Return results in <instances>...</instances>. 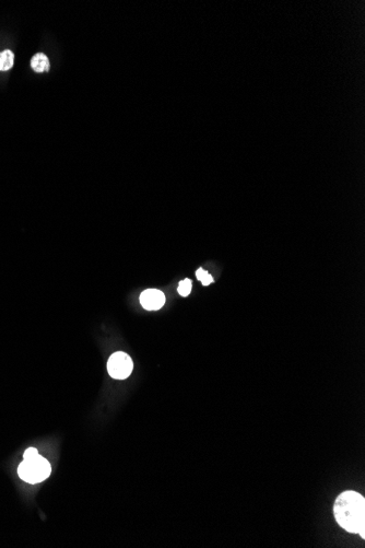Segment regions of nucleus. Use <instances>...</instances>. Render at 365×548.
<instances>
[{
    "instance_id": "7ed1b4c3",
    "label": "nucleus",
    "mask_w": 365,
    "mask_h": 548,
    "mask_svg": "<svg viewBox=\"0 0 365 548\" xmlns=\"http://www.w3.org/2000/svg\"><path fill=\"white\" fill-rule=\"evenodd\" d=\"M134 369V362L127 353L118 351L113 353L107 362V371L109 375L115 380H125L127 379Z\"/></svg>"
},
{
    "instance_id": "423d86ee",
    "label": "nucleus",
    "mask_w": 365,
    "mask_h": 548,
    "mask_svg": "<svg viewBox=\"0 0 365 548\" xmlns=\"http://www.w3.org/2000/svg\"><path fill=\"white\" fill-rule=\"evenodd\" d=\"M15 54L10 50H5L0 53V71H7L14 67Z\"/></svg>"
},
{
    "instance_id": "f03ea898",
    "label": "nucleus",
    "mask_w": 365,
    "mask_h": 548,
    "mask_svg": "<svg viewBox=\"0 0 365 548\" xmlns=\"http://www.w3.org/2000/svg\"><path fill=\"white\" fill-rule=\"evenodd\" d=\"M51 472L50 462L39 454L33 459L23 460L18 467V475L20 478L30 484H38L45 480L51 475Z\"/></svg>"
},
{
    "instance_id": "6e6552de",
    "label": "nucleus",
    "mask_w": 365,
    "mask_h": 548,
    "mask_svg": "<svg viewBox=\"0 0 365 548\" xmlns=\"http://www.w3.org/2000/svg\"><path fill=\"white\" fill-rule=\"evenodd\" d=\"M191 287H193V282H191L190 279L186 278V279H184V280H182L181 282H179L177 291H178L179 294H181L182 297H187V296H189V293L191 291Z\"/></svg>"
},
{
    "instance_id": "f257e3e1",
    "label": "nucleus",
    "mask_w": 365,
    "mask_h": 548,
    "mask_svg": "<svg viewBox=\"0 0 365 548\" xmlns=\"http://www.w3.org/2000/svg\"><path fill=\"white\" fill-rule=\"evenodd\" d=\"M338 524L346 532L365 538V499L361 493L348 490L340 493L333 505Z\"/></svg>"
},
{
    "instance_id": "1a4fd4ad",
    "label": "nucleus",
    "mask_w": 365,
    "mask_h": 548,
    "mask_svg": "<svg viewBox=\"0 0 365 548\" xmlns=\"http://www.w3.org/2000/svg\"><path fill=\"white\" fill-rule=\"evenodd\" d=\"M39 454L38 450L34 449V448H30L28 449L26 452H25V455H23V457H25V460H30V459H33V457H35Z\"/></svg>"
},
{
    "instance_id": "0eeeda50",
    "label": "nucleus",
    "mask_w": 365,
    "mask_h": 548,
    "mask_svg": "<svg viewBox=\"0 0 365 548\" xmlns=\"http://www.w3.org/2000/svg\"><path fill=\"white\" fill-rule=\"evenodd\" d=\"M196 277H197V279H198L199 281H201V284L203 286H208V285H210L213 282L212 276L209 274L208 272H206V270L203 268H201V267L199 269H197Z\"/></svg>"
},
{
    "instance_id": "39448f33",
    "label": "nucleus",
    "mask_w": 365,
    "mask_h": 548,
    "mask_svg": "<svg viewBox=\"0 0 365 548\" xmlns=\"http://www.w3.org/2000/svg\"><path fill=\"white\" fill-rule=\"evenodd\" d=\"M31 67L38 74H43V72L50 70V59L43 53L35 54L31 59Z\"/></svg>"
},
{
    "instance_id": "20e7f679",
    "label": "nucleus",
    "mask_w": 365,
    "mask_h": 548,
    "mask_svg": "<svg viewBox=\"0 0 365 548\" xmlns=\"http://www.w3.org/2000/svg\"><path fill=\"white\" fill-rule=\"evenodd\" d=\"M140 303L146 310H160L165 303V296L158 289H148L140 294Z\"/></svg>"
}]
</instances>
